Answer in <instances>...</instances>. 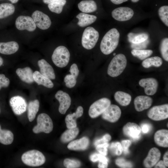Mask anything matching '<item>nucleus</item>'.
<instances>
[{
    "label": "nucleus",
    "instance_id": "obj_1",
    "mask_svg": "<svg viewBox=\"0 0 168 168\" xmlns=\"http://www.w3.org/2000/svg\"><path fill=\"white\" fill-rule=\"evenodd\" d=\"M119 37V33L116 29L113 28L109 30L101 41L100 48L101 52L105 55L112 53L117 47Z\"/></svg>",
    "mask_w": 168,
    "mask_h": 168
},
{
    "label": "nucleus",
    "instance_id": "obj_2",
    "mask_svg": "<svg viewBox=\"0 0 168 168\" xmlns=\"http://www.w3.org/2000/svg\"><path fill=\"white\" fill-rule=\"evenodd\" d=\"M127 64V59L124 54H119L115 55L109 64L108 74L112 77L119 76L124 71Z\"/></svg>",
    "mask_w": 168,
    "mask_h": 168
},
{
    "label": "nucleus",
    "instance_id": "obj_3",
    "mask_svg": "<svg viewBox=\"0 0 168 168\" xmlns=\"http://www.w3.org/2000/svg\"><path fill=\"white\" fill-rule=\"evenodd\" d=\"M21 160L26 165L32 167L38 166L43 164L45 158L40 152L33 150L24 153L21 156Z\"/></svg>",
    "mask_w": 168,
    "mask_h": 168
},
{
    "label": "nucleus",
    "instance_id": "obj_4",
    "mask_svg": "<svg viewBox=\"0 0 168 168\" xmlns=\"http://www.w3.org/2000/svg\"><path fill=\"white\" fill-rule=\"evenodd\" d=\"M70 53L68 49L64 46H60L54 50L52 56V60L58 67L63 68L68 64Z\"/></svg>",
    "mask_w": 168,
    "mask_h": 168
},
{
    "label": "nucleus",
    "instance_id": "obj_5",
    "mask_svg": "<svg viewBox=\"0 0 168 168\" xmlns=\"http://www.w3.org/2000/svg\"><path fill=\"white\" fill-rule=\"evenodd\" d=\"M99 36V33L93 27L89 26L84 30L82 38V44L85 49L90 50L95 46Z\"/></svg>",
    "mask_w": 168,
    "mask_h": 168
},
{
    "label": "nucleus",
    "instance_id": "obj_6",
    "mask_svg": "<svg viewBox=\"0 0 168 168\" xmlns=\"http://www.w3.org/2000/svg\"><path fill=\"white\" fill-rule=\"evenodd\" d=\"M37 125L33 129V132L38 133L44 132L50 133L53 130V124L50 117L47 114L43 113L39 114L37 119Z\"/></svg>",
    "mask_w": 168,
    "mask_h": 168
},
{
    "label": "nucleus",
    "instance_id": "obj_7",
    "mask_svg": "<svg viewBox=\"0 0 168 168\" xmlns=\"http://www.w3.org/2000/svg\"><path fill=\"white\" fill-rule=\"evenodd\" d=\"M111 104L108 98L104 97L94 102L90 106L88 111L90 116L94 118L102 114Z\"/></svg>",
    "mask_w": 168,
    "mask_h": 168
},
{
    "label": "nucleus",
    "instance_id": "obj_8",
    "mask_svg": "<svg viewBox=\"0 0 168 168\" xmlns=\"http://www.w3.org/2000/svg\"><path fill=\"white\" fill-rule=\"evenodd\" d=\"M149 118L156 121L163 120L168 118V105L165 104L154 106L148 111Z\"/></svg>",
    "mask_w": 168,
    "mask_h": 168
},
{
    "label": "nucleus",
    "instance_id": "obj_9",
    "mask_svg": "<svg viewBox=\"0 0 168 168\" xmlns=\"http://www.w3.org/2000/svg\"><path fill=\"white\" fill-rule=\"evenodd\" d=\"M32 17L36 26L40 29H47L51 25V21L49 17L40 11L36 10L34 12Z\"/></svg>",
    "mask_w": 168,
    "mask_h": 168
},
{
    "label": "nucleus",
    "instance_id": "obj_10",
    "mask_svg": "<svg viewBox=\"0 0 168 168\" xmlns=\"http://www.w3.org/2000/svg\"><path fill=\"white\" fill-rule=\"evenodd\" d=\"M9 103L13 112L16 115H20L26 110V102L21 96H17L12 97L10 99Z\"/></svg>",
    "mask_w": 168,
    "mask_h": 168
},
{
    "label": "nucleus",
    "instance_id": "obj_11",
    "mask_svg": "<svg viewBox=\"0 0 168 168\" xmlns=\"http://www.w3.org/2000/svg\"><path fill=\"white\" fill-rule=\"evenodd\" d=\"M134 14L133 11L127 7H120L114 9L112 12V17L115 20L126 21L130 19Z\"/></svg>",
    "mask_w": 168,
    "mask_h": 168
},
{
    "label": "nucleus",
    "instance_id": "obj_12",
    "mask_svg": "<svg viewBox=\"0 0 168 168\" xmlns=\"http://www.w3.org/2000/svg\"><path fill=\"white\" fill-rule=\"evenodd\" d=\"M15 25L19 30H26L29 31H34L36 27L32 18L28 16H18L16 20Z\"/></svg>",
    "mask_w": 168,
    "mask_h": 168
},
{
    "label": "nucleus",
    "instance_id": "obj_13",
    "mask_svg": "<svg viewBox=\"0 0 168 168\" xmlns=\"http://www.w3.org/2000/svg\"><path fill=\"white\" fill-rule=\"evenodd\" d=\"M123 132L125 136L136 140L140 137L142 130L141 127L138 124L129 122L123 127Z\"/></svg>",
    "mask_w": 168,
    "mask_h": 168
},
{
    "label": "nucleus",
    "instance_id": "obj_14",
    "mask_svg": "<svg viewBox=\"0 0 168 168\" xmlns=\"http://www.w3.org/2000/svg\"><path fill=\"white\" fill-rule=\"evenodd\" d=\"M55 97L59 103V112L61 114H65L71 105V97L67 93L61 90L58 91L56 92Z\"/></svg>",
    "mask_w": 168,
    "mask_h": 168
},
{
    "label": "nucleus",
    "instance_id": "obj_15",
    "mask_svg": "<svg viewBox=\"0 0 168 168\" xmlns=\"http://www.w3.org/2000/svg\"><path fill=\"white\" fill-rule=\"evenodd\" d=\"M121 114V111L118 106L110 104L102 114V116L105 120L114 123L119 119Z\"/></svg>",
    "mask_w": 168,
    "mask_h": 168
},
{
    "label": "nucleus",
    "instance_id": "obj_16",
    "mask_svg": "<svg viewBox=\"0 0 168 168\" xmlns=\"http://www.w3.org/2000/svg\"><path fill=\"white\" fill-rule=\"evenodd\" d=\"M139 85L144 88L145 93L148 96L153 95L156 92L158 84L157 80L153 78H148L141 79Z\"/></svg>",
    "mask_w": 168,
    "mask_h": 168
},
{
    "label": "nucleus",
    "instance_id": "obj_17",
    "mask_svg": "<svg viewBox=\"0 0 168 168\" xmlns=\"http://www.w3.org/2000/svg\"><path fill=\"white\" fill-rule=\"evenodd\" d=\"M161 153L159 149L155 147L151 148L143 161L146 168H150L154 166L159 161Z\"/></svg>",
    "mask_w": 168,
    "mask_h": 168
},
{
    "label": "nucleus",
    "instance_id": "obj_18",
    "mask_svg": "<svg viewBox=\"0 0 168 168\" xmlns=\"http://www.w3.org/2000/svg\"><path fill=\"white\" fill-rule=\"evenodd\" d=\"M152 99L151 97L146 96H139L134 100V105L136 110L141 112L148 109L152 105Z\"/></svg>",
    "mask_w": 168,
    "mask_h": 168
},
{
    "label": "nucleus",
    "instance_id": "obj_19",
    "mask_svg": "<svg viewBox=\"0 0 168 168\" xmlns=\"http://www.w3.org/2000/svg\"><path fill=\"white\" fill-rule=\"evenodd\" d=\"M69 72L70 74L67 75L64 77V80L67 87L72 88L76 85V79L79 74V70L77 66L75 65H71Z\"/></svg>",
    "mask_w": 168,
    "mask_h": 168
},
{
    "label": "nucleus",
    "instance_id": "obj_20",
    "mask_svg": "<svg viewBox=\"0 0 168 168\" xmlns=\"http://www.w3.org/2000/svg\"><path fill=\"white\" fill-rule=\"evenodd\" d=\"M40 73L44 76L50 79H54L55 75L52 66L45 60L41 59L38 62Z\"/></svg>",
    "mask_w": 168,
    "mask_h": 168
},
{
    "label": "nucleus",
    "instance_id": "obj_21",
    "mask_svg": "<svg viewBox=\"0 0 168 168\" xmlns=\"http://www.w3.org/2000/svg\"><path fill=\"white\" fill-rule=\"evenodd\" d=\"M83 112V107L81 106H79L75 113L68 114L65 118V122L67 128H72L76 127V119L82 116Z\"/></svg>",
    "mask_w": 168,
    "mask_h": 168
},
{
    "label": "nucleus",
    "instance_id": "obj_22",
    "mask_svg": "<svg viewBox=\"0 0 168 168\" xmlns=\"http://www.w3.org/2000/svg\"><path fill=\"white\" fill-rule=\"evenodd\" d=\"M154 141L158 146L163 147H168V130L161 129L157 131L154 135Z\"/></svg>",
    "mask_w": 168,
    "mask_h": 168
},
{
    "label": "nucleus",
    "instance_id": "obj_23",
    "mask_svg": "<svg viewBox=\"0 0 168 168\" xmlns=\"http://www.w3.org/2000/svg\"><path fill=\"white\" fill-rule=\"evenodd\" d=\"M16 73L20 79L23 82L30 84L34 81L33 77V72L29 67L17 68L16 70Z\"/></svg>",
    "mask_w": 168,
    "mask_h": 168
},
{
    "label": "nucleus",
    "instance_id": "obj_24",
    "mask_svg": "<svg viewBox=\"0 0 168 168\" xmlns=\"http://www.w3.org/2000/svg\"><path fill=\"white\" fill-rule=\"evenodd\" d=\"M89 144V139L87 137H83L70 142L67 146V148L72 150H83L86 149Z\"/></svg>",
    "mask_w": 168,
    "mask_h": 168
},
{
    "label": "nucleus",
    "instance_id": "obj_25",
    "mask_svg": "<svg viewBox=\"0 0 168 168\" xmlns=\"http://www.w3.org/2000/svg\"><path fill=\"white\" fill-rule=\"evenodd\" d=\"M18 44L14 41L7 42H0V53L10 55L15 53L18 50Z\"/></svg>",
    "mask_w": 168,
    "mask_h": 168
},
{
    "label": "nucleus",
    "instance_id": "obj_26",
    "mask_svg": "<svg viewBox=\"0 0 168 168\" xmlns=\"http://www.w3.org/2000/svg\"><path fill=\"white\" fill-rule=\"evenodd\" d=\"M76 17L78 20L77 25L82 27H86L92 24L96 21L97 18L96 16L83 12L79 13Z\"/></svg>",
    "mask_w": 168,
    "mask_h": 168
},
{
    "label": "nucleus",
    "instance_id": "obj_27",
    "mask_svg": "<svg viewBox=\"0 0 168 168\" xmlns=\"http://www.w3.org/2000/svg\"><path fill=\"white\" fill-rule=\"evenodd\" d=\"M78 7L80 11L85 13L93 12L97 9L96 2L92 0H82L78 4Z\"/></svg>",
    "mask_w": 168,
    "mask_h": 168
},
{
    "label": "nucleus",
    "instance_id": "obj_28",
    "mask_svg": "<svg viewBox=\"0 0 168 168\" xmlns=\"http://www.w3.org/2000/svg\"><path fill=\"white\" fill-rule=\"evenodd\" d=\"M33 77L34 81L38 85H42L49 88L54 86V84L51 80L42 75L38 71H36L33 72Z\"/></svg>",
    "mask_w": 168,
    "mask_h": 168
},
{
    "label": "nucleus",
    "instance_id": "obj_29",
    "mask_svg": "<svg viewBox=\"0 0 168 168\" xmlns=\"http://www.w3.org/2000/svg\"><path fill=\"white\" fill-rule=\"evenodd\" d=\"M114 98L118 103L124 106L129 105L132 99L131 96L129 94L120 91H116L115 93Z\"/></svg>",
    "mask_w": 168,
    "mask_h": 168
},
{
    "label": "nucleus",
    "instance_id": "obj_30",
    "mask_svg": "<svg viewBox=\"0 0 168 168\" xmlns=\"http://www.w3.org/2000/svg\"><path fill=\"white\" fill-rule=\"evenodd\" d=\"M79 133V129L77 127L68 128L62 134L60 140L63 143L68 142L74 139L78 135Z\"/></svg>",
    "mask_w": 168,
    "mask_h": 168
},
{
    "label": "nucleus",
    "instance_id": "obj_31",
    "mask_svg": "<svg viewBox=\"0 0 168 168\" xmlns=\"http://www.w3.org/2000/svg\"><path fill=\"white\" fill-rule=\"evenodd\" d=\"M39 108V102L37 100L31 101L28 106L27 116L29 121H32L35 118Z\"/></svg>",
    "mask_w": 168,
    "mask_h": 168
},
{
    "label": "nucleus",
    "instance_id": "obj_32",
    "mask_svg": "<svg viewBox=\"0 0 168 168\" xmlns=\"http://www.w3.org/2000/svg\"><path fill=\"white\" fill-rule=\"evenodd\" d=\"M129 41L133 44H137L143 42L148 39V35L145 33H130L128 35Z\"/></svg>",
    "mask_w": 168,
    "mask_h": 168
},
{
    "label": "nucleus",
    "instance_id": "obj_33",
    "mask_svg": "<svg viewBox=\"0 0 168 168\" xmlns=\"http://www.w3.org/2000/svg\"><path fill=\"white\" fill-rule=\"evenodd\" d=\"M162 60L158 56H154L145 59L142 63V66L145 68H148L152 66L158 67L162 64Z\"/></svg>",
    "mask_w": 168,
    "mask_h": 168
},
{
    "label": "nucleus",
    "instance_id": "obj_34",
    "mask_svg": "<svg viewBox=\"0 0 168 168\" xmlns=\"http://www.w3.org/2000/svg\"><path fill=\"white\" fill-rule=\"evenodd\" d=\"M14 6L10 3H2L0 4V19L6 18L14 12Z\"/></svg>",
    "mask_w": 168,
    "mask_h": 168
},
{
    "label": "nucleus",
    "instance_id": "obj_35",
    "mask_svg": "<svg viewBox=\"0 0 168 168\" xmlns=\"http://www.w3.org/2000/svg\"><path fill=\"white\" fill-rule=\"evenodd\" d=\"M13 139L12 132L9 130H2L0 125V142L4 145H9L12 142Z\"/></svg>",
    "mask_w": 168,
    "mask_h": 168
},
{
    "label": "nucleus",
    "instance_id": "obj_36",
    "mask_svg": "<svg viewBox=\"0 0 168 168\" xmlns=\"http://www.w3.org/2000/svg\"><path fill=\"white\" fill-rule=\"evenodd\" d=\"M66 2V0H60L48 4V7L51 12L59 14L62 12Z\"/></svg>",
    "mask_w": 168,
    "mask_h": 168
},
{
    "label": "nucleus",
    "instance_id": "obj_37",
    "mask_svg": "<svg viewBox=\"0 0 168 168\" xmlns=\"http://www.w3.org/2000/svg\"><path fill=\"white\" fill-rule=\"evenodd\" d=\"M131 53L133 56L143 60L151 56L153 53V51L150 49H133Z\"/></svg>",
    "mask_w": 168,
    "mask_h": 168
},
{
    "label": "nucleus",
    "instance_id": "obj_38",
    "mask_svg": "<svg viewBox=\"0 0 168 168\" xmlns=\"http://www.w3.org/2000/svg\"><path fill=\"white\" fill-rule=\"evenodd\" d=\"M160 50L163 59L166 61H168V39H163L160 45Z\"/></svg>",
    "mask_w": 168,
    "mask_h": 168
},
{
    "label": "nucleus",
    "instance_id": "obj_39",
    "mask_svg": "<svg viewBox=\"0 0 168 168\" xmlns=\"http://www.w3.org/2000/svg\"><path fill=\"white\" fill-rule=\"evenodd\" d=\"M159 16L162 21L167 26H168V6L161 7L158 11Z\"/></svg>",
    "mask_w": 168,
    "mask_h": 168
},
{
    "label": "nucleus",
    "instance_id": "obj_40",
    "mask_svg": "<svg viewBox=\"0 0 168 168\" xmlns=\"http://www.w3.org/2000/svg\"><path fill=\"white\" fill-rule=\"evenodd\" d=\"M109 148L112 153L114 155L119 156L123 152V148L121 143L118 142L112 143Z\"/></svg>",
    "mask_w": 168,
    "mask_h": 168
},
{
    "label": "nucleus",
    "instance_id": "obj_41",
    "mask_svg": "<svg viewBox=\"0 0 168 168\" xmlns=\"http://www.w3.org/2000/svg\"><path fill=\"white\" fill-rule=\"evenodd\" d=\"M64 166L67 168H76L79 167L81 165L80 161L78 160L66 158L63 162Z\"/></svg>",
    "mask_w": 168,
    "mask_h": 168
},
{
    "label": "nucleus",
    "instance_id": "obj_42",
    "mask_svg": "<svg viewBox=\"0 0 168 168\" xmlns=\"http://www.w3.org/2000/svg\"><path fill=\"white\" fill-rule=\"evenodd\" d=\"M116 164L121 168H132V163L123 158H118L115 161Z\"/></svg>",
    "mask_w": 168,
    "mask_h": 168
},
{
    "label": "nucleus",
    "instance_id": "obj_43",
    "mask_svg": "<svg viewBox=\"0 0 168 168\" xmlns=\"http://www.w3.org/2000/svg\"><path fill=\"white\" fill-rule=\"evenodd\" d=\"M109 146L108 143L100 144L96 146V149L100 154L106 156L107 154V147Z\"/></svg>",
    "mask_w": 168,
    "mask_h": 168
},
{
    "label": "nucleus",
    "instance_id": "obj_44",
    "mask_svg": "<svg viewBox=\"0 0 168 168\" xmlns=\"http://www.w3.org/2000/svg\"><path fill=\"white\" fill-rule=\"evenodd\" d=\"M111 139V136L108 134L105 135L101 138L96 140L94 142L95 147L99 144L108 143Z\"/></svg>",
    "mask_w": 168,
    "mask_h": 168
},
{
    "label": "nucleus",
    "instance_id": "obj_45",
    "mask_svg": "<svg viewBox=\"0 0 168 168\" xmlns=\"http://www.w3.org/2000/svg\"><path fill=\"white\" fill-rule=\"evenodd\" d=\"M10 84L9 79L2 74H0V90L2 87H7Z\"/></svg>",
    "mask_w": 168,
    "mask_h": 168
},
{
    "label": "nucleus",
    "instance_id": "obj_46",
    "mask_svg": "<svg viewBox=\"0 0 168 168\" xmlns=\"http://www.w3.org/2000/svg\"><path fill=\"white\" fill-rule=\"evenodd\" d=\"M131 141L125 140L121 141V144L123 148V152L125 154H128L129 153V147L131 144Z\"/></svg>",
    "mask_w": 168,
    "mask_h": 168
},
{
    "label": "nucleus",
    "instance_id": "obj_47",
    "mask_svg": "<svg viewBox=\"0 0 168 168\" xmlns=\"http://www.w3.org/2000/svg\"><path fill=\"white\" fill-rule=\"evenodd\" d=\"M149 40H147L142 43L137 44H133L131 47L134 49H142L146 48L149 43Z\"/></svg>",
    "mask_w": 168,
    "mask_h": 168
},
{
    "label": "nucleus",
    "instance_id": "obj_48",
    "mask_svg": "<svg viewBox=\"0 0 168 168\" xmlns=\"http://www.w3.org/2000/svg\"><path fill=\"white\" fill-rule=\"evenodd\" d=\"M105 157L100 154L94 153L92 154L90 157V160L93 162H96L98 161H101Z\"/></svg>",
    "mask_w": 168,
    "mask_h": 168
},
{
    "label": "nucleus",
    "instance_id": "obj_49",
    "mask_svg": "<svg viewBox=\"0 0 168 168\" xmlns=\"http://www.w3.org/2000/svg\"><path fill=\"white\" fill-rule=\"evenodd\" d=\"M142 131L144 133H148L151 127L149 125L147 124H142L141 126Z\"/></svg>",
    "mask_w": 168,
    "mask_h": 168
},
{
    "label": "nucleus",
    "instance_id": "obj_50",
    "mask_svg": "<svg viewBox=\"0 0 168 168\" xmlns=\"http://www.w3.org/2000/svg\"><path fill=\"white\" fill-rule=\"evenodd\" d=\"M108 161H99L98 167L99 168H107L108 166Z\"/></svg>",
    "mask_w": 168,
    "mask_h": 168
},
{
    "label": "nucleus",
    "instance_id": "obj_51",
    "mask_svg": "<svg viewBox=\"0 0 168 168\" xmlns=\"http://www.w3.org/2000/svg\"><path fill=\"white\" fill-rule=\"evenodd\" d=\"M155 166V168H166V166L163 161H160L157 162Z\"/></svg>",
    "mask_w": 168,
    "mask_h": 168
},
{
    "label": "nucleus",
    "instance_id": "obj_52",
    "mask_svg": "<svg viewBox=\"0 0 168 168\" xmlns=\"http://www.w3.org/2000/svg\"><path fill=\"white\" fill-rule=\"evenodd\" d=\"M168 151L166 152L164 155L163 157V161L166 166H168Z\"/></svg>",
    "mask_w": 168,
    "mask_h": 168
},
{
    "label": "nucleus",
    "instance_id": "obj_53",
    "mask_svg": "<svg viewBox=\"0 0 168 168\" xmlns=\"http://www.w3.org/2000/svg\"><path fill=\"white\" fill-rule=\"evenodd\" d=\"M114 4L118 5L126 2L128 0H110Z\"/></svg>",
    "mask_w": 168,
    "mask_h": 168
},
{
    "label": "nucleus",
    "instance_id": "obj_54",
    "mask_svg": "<svg viewBox=\"0 0 168 168\" xmlns=\"http://www.w3.org/2000/svg\"><path fill=\"white\" fill-rule=\"evenodd\" d=\"M60 0H43V2L47 4L55 2Z\"/></svg>",
    "mask_w": 168,
    "mask_h": 168
},
{
    "label": "nucleus",
    "instance_id": "obj_55",
    "mask_svg": "<svg viewBox=\"0 0 168 168\" xmlns=\"http://www.w3.org/2000/svg\"><path fill=\"white\" fill-rule=\"evenodd\" d=\"M12 3H15L18 2L19 0H9Z\"/></svg>",
    "mask_w": 168,
    "mask_h": 168
},
{
    "label": "nucleus",
    "instance_id": "obj_56",
    "mask_svg": "<svg viewBox=\"0 0 168 168\" xmlns=\"http://www.w3.org/2000/svg\"><path fill=\"white\" fill-rule=\"evenodd\" d=\"M3 63V60L2 58L0 56V66H1Z\"/></svg>",
    "mask_w": 168,
    "mask_h": 168
},
{
    "label": "nucleus",
    "instance_id": "obj_57",
    "mask_svg": "<svg viewBox=\"0 0 168 168\" xmlns=\"http://www.w3.org/2000/svg\"><path fill=\"white\" fill-rule=\"evenodd\" d=\"M139 0H131V1L133 2H138Z\"/></svg>",
    "mask_w": 168,
    "mask_h": 168
},
{
    "label": "nucleus",
    "instance_id": "obj_58",
    "mask_svg": "<svg viewBox=\"0 0 168 168\" xmlns=\"http://www.w3.org/2000/svg\"></svg>",
    "mask_w": 168,
    "mask_h": 168
}]
</instances>
